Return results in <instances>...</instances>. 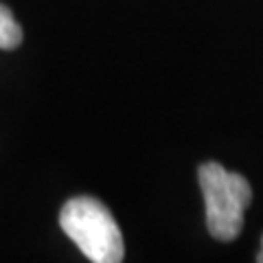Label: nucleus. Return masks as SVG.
<instances>
[{
	"label": "nucleus",
	"instance_id": "obj_4",
	"mask_svg": "<svg viewBox=\"0 0 263 263\" xmlns=\"http://www.w3.org/2000/svg\"><path fill=\"white\" fill-rule=\"evenodd\" d=\"M257 261H259V263H263V239H261V252L257 254Z\"/></svg>",
	"mask_w": 263,
	"mask_h": 263
},
{
	"label": "nucleus",
	"instance_id": "obj_3",
	"mask_svg": "<svg viewBox=\"0 0 263 263\" xmlns=\"http://www.w3.org/2000/svg\"><path fill=\"white\" fill-rule=\"evenodd\" d=\"M20 42H22V27L13 18L9 7L0 5V48L11 51V48H18Z\"/></svg>",
	"mask_w": 263,
	"mask_h": 263
},
{
	"label": "nucleus",
	"instance_id": "obj_1",
	"mask_svg": "<svg viewBox=\"0 0 263 263\" xmlns=\"http://www.w3.org/2000/svg\"><path fill=\"white\" fill-rule=\"evenodd\" d=\"M60 226L70 241L95 263H119L125 257V243L117 219L103 202L81 195L64 204Z\"/></svg>",
	"mask_w": 263,
	"mask_h": 263
},
{
	"label": "nucleus",
	"instance_id": "obj_2",
	"mask_svg": "<svg viewBox=\"0 0 263 263\" xmlns=\"http://www.w3.org/2000/svg\"><path fill=\"white\" fill-rule=\"evenodd\" d=\"M197 182L204 195L206 228L217 241H233L243 228L246 209L250 206V182L219 162H204L197 169Z\"/></svg>",
	"mask_w": 263,
	"mask_h": 263
}]
</instances>
